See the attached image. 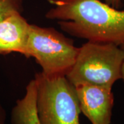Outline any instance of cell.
Here are the masks:
<instances>
[{"instance_id": "5b68a950", "label": "cell", "mask_w": 124, "mask_h": 124, "mask_svg": "<svg viewBox=\"0 0 124 124\" xmlns=\"http://www.w3.org/2000/svg\"><path fill=\"white\" fill-rule=\"evenodd\" d=\"M75 87L81 112L92 124H110L115 101L112 88L91 85Z\"/></svg>"}, {"instance_id": "6da1fadb", "label": "cell", "mask_w": 124, "mask_h": 124, "mask_svg": "<svg viewBox=\"0 0 124 124\" xmlns=\"http://www.w3.org/2000/svg\"><path fill=\"white\" fill-rule=\"evenodd\" d=\"M53 6L45 15L58 20L61 30L88 41L124 43V10L100 0H48Z\"/></svg>"}, {"instance_id": "9c48e42d", "label": "cell", "mask_w": 124, "mask_h": 124, "mask_svg": "<svg viewBox=\"0 0 124 124\" xmlns=\"http://www.w3.org/2000/svg\"><path fill=\"white\" fill-rule=\"evenodd\" d=\"M103 1L107 4L110 5L115 8L120 9L123 6L124 0H103Z\"/></svg>"}, {"instance_id": "3957f363", "label": "cell", "mask_w": 124, "mask_h": 124, "mask_svg": "<svg viewBox=\"0 0 124 124\" xmlns=\"http://www.w3.org/2000/svg\"><path fill=\"white\" fill-rule=\"evenodd\" d=\"M79 47L54 28L31 24L26 52V58L32 57L48 78L66 76L75 64Z\"/></svg>"}, {"instance_id": "30bf717a", "label": "cell", "mask_w": 124, "mask_h": 124, "mask_svg": "<svg viewBox=\"0 0 124 124\" xmlns=\"http://www.w3.org/2000/svg\"><path fill=\"white\" fill-rule=\"evenodd\" d=\"M121 49L123 51V54H124V59H123V62H122V66H121V79L124 81V43L122 44L121 45L119 46Z\"/></svg>"}, {"instance_id": "8992f818", "label": "cell", "mask_w": 124, "mask_h": 124, "mask_svg": "<svg viewBox=\"0 0 124 124\" xmlns=\"http://www.w3.org/2000/svg\"><path fill=\"white\" fill-rule=\"evenodd\" d=\"M30 23L15 13L0 21V54L17 53L25 54Z\"/></svg>"}, {"instance_id": "7a4b0ae2", "label": "cell", "mask_w": 124, "mask_h": 124, "mask_svg": "<svg viewBox=\"0 0 124 124\" xmlns=\"http://www.w3.org/2000/svg\"><path fill=\"white\" fill-rule=\"evenodd\" d=\"M123 59L119 46L88 41L79 47L75 63L66 77L75 86L91 85L112 88L121 79Z\"/></svg>"}, {"instance_id": "52a82bcc", "label": "cell", "mask_w": 124, "mask_h": 124, "mask_svg": "<svg viewBox=\"0 0 124 124\" xmlns=\"http://www.w3.org/2000/svg\"><path fill=\"white\" fill-rule=\"evenodd\" d=\"M37 85L34 78L28 84L24 97L16 101L11 111L12 124H41L37 110Z\"/></svg>"}, {"instance_id": "ba28073f", "label": "cell", "mask_w": 124, "mask_h": 124, "mask_svg": "<svg viewBox=\"0 0 124 124\" xmlns=\"http://www.w3.org/2000/svg\"><path fill=\"white\" fill-rule=\"evenodd\" d=\"M23 0H0V21L15 13L22 14Z\"/></svg>"}, {"instance_id": "8fae6325", "label": "cell", "mask_w": 124, "mask_h": 124, "mask_svg": "<svg viewBox=\"0 0 124 124\" xmlns=\"http://www.w3.org/2000/svg\"><path fill=\"white\" fill-rule=\"evenodd\" d=\"M5 112L1 106L0 105V124H4Z\"/></svg>"}, {"instance_id": "277c9868", "label": "cell", "mask_w": 124, "mask_h": 124, "mask_svg": "<svg viewBox=\"0 0 124 124\" xmlns=\"http://www.w3.org/2000/svg\"><path fill=\"white\" fill-rule=\"evenodd\" d=\"M37 85V110L41 124H80L81 113L75 85L66 76H35Z\"/></svg>"}]
</instances>
